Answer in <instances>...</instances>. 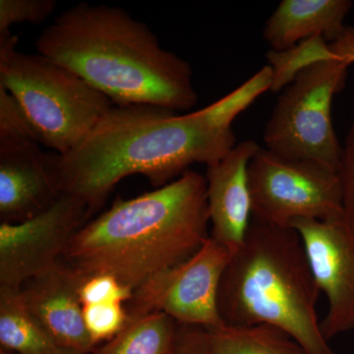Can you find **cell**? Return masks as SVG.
<instances>
[{
	"instance_id": "ba28073f",
	"label": "cell",
	"mask_w": 354,
	"mask_h": 354,
	"mask_svg": "<svg viewBox=\"0 0 354 354\" xmlns=\"http://www.w3.org/2000/svg\"><path fill=\"white\" fill-rule=\"evenodd\" d=\"M232 256L209 236L189 259L156 274L133 292L125 304L129 321L162 312L179 325L206 330L223 327L218 291Z\"/></svg>"
},
{
	"instance_id": "9a60e30c",
	"label": "cell",
	"mask_w": 354,
	"mask_h": 354,
	"mask_svg": "<svg viewBox=\"0 0 354 354\" xmlns=\"http://www.w3.org/2000/svg\"><path fill=\"white\" fill-rule=\"evenodd\" d=\"M0 344L18 354H44L57 344L25 304L21 290L0 286Z\"/></svg>"
},
{
	"instance_id": "d6986e66",
	"label": "cell",
	"mask_w": 354,
	"mask_h": 354,
	"mask_svg": "<svg viewBox=\"0 0 354 354\" xmlns=\"http://www.w3.org/2000/svg\"><path fill=\"white\" fill-rule=\"evenodd\" d=\"M84 322L95 346L111 341L129 321L125 304H102L83 306Z\"/></svg>"
},
{
	"instance_id": "d4e9b609",
	"label": "cell",
	"mask_w": 354,
	"mask_h": 354,
	"mask_svg": "<svg viewBox=\"0 0 354 354\" xmlns=\"http://www.w3.org/2000/svg\"><path fill=\"white\" fill-rule=\"evenodd\" d=\"M44 354H85L81 353V351H74V349L60 348V346H57L51 351H48V353Z\"/></svg>"
},
{
	"instance_id": "4fadbf2b",
	"label": "cell",
	"mask_w": 354,
	"mask_h": 354,
	"mask_svg": "<svg viewBox=\"0 0 354 354\" xmlns=\"http://www.w3.org/2000/svg\"><path fill=\"white\" fill-rule=\"evenodd\" d=\"M84 279L60 261L21 288L25 304L60 348L87 354L94 351L83 317L80 288Z\"/></svg>"
},
{
	"instance_id": "52a82bcc",
	"label": "cell",
	"mask_w": 354,
	"mask_h": 354,
	"mask_svg": "<svg viewBox=\"0 0 354 354\" xmlns=\"http://www.w3.org/2000/svg\"><path fill=\"white\" fill-rule=\"evenodd\" d=\"M253 218L279 227L293 221L344 216L339 172L309 160L260 149L248 169Z\"/></svg>"
},
{
	"instance_id": "3957f363",
	"label": "cell",
	"mask_w": 354,
	"mask_h": 354,
	"mask_svg": "<svg viewBox=\"0 0 354 354\" xmlns=\"http://www.w3.org/2000/svg\"><path fill=\"white\" fill-rule=\"evenodd\" d=\"M209 223L206 176L188 169L162 187L116 200L74 234L62 258L84 279L109 274L134 292L194 255Z\"/></svg>"
},
{
	"instance_id": "7c38bea8",
	"label": "cell",
	"mask_w": 354,
	"mask_h": 354,
	"mask_svg": "<svg viewBox=\"0 0 354 354\" xmlns=\"http://www.w3.org/2000/svg\"><path fill=\"white\" fill-rule=\"evenodd\" d=\"M260 149L253 140H245L218 162L207 165L209 236L234 254L243 245L252 221L248 169Z\"/></svg>"
},
{
	"instance_id": "30bf717a",
	"label": "cell",
	"mask_w": 354,
	"mask_h": 354,
	"mask_svg": "<svg viewBox=\"0 0 354 354\" xmlns=\"http://www.w3.org/2000/svg\"><path fill=\"white\" fill-rule=\"evenodd\" d=\"M328 310L321 330L328 342L354 330V230L344 221H293Z\"/></svg>"
},
{
	"instance_id": "8992f818",
	"label": "cell",
	"mask_w": 354,
	"mask_h": 354,
	"mask_svg": "<svg viewBox=\"0 0 354 354\" xmlns=\"http://www.w3.org/2000/svg\"><path fill=\"white\" fill-rule=\"evenodd\" d=\"M330 44L334 55L304 70L279 95L263 138L272 152L313 160L339 172L342 147L330 111L354 62V32L344 31Z\"/></svg>"
},
{
	"instance_id": "ffe728a7",
	"label": "cell",
	"mask_w": 354,
	"mask_h": 354,
	"mask_svg": "<svg viewBox=\"0 0 354 354\" xmlns=\"http://www.w3.org/2000/svg\"><path fill=\"white\" fill-rule=\"evenodd\" d=\"M55 0H0V35L21 23L39 24L55 11Z\"/></svg>"
},
{
	"instance_id": "cb8c5ba5",
	"label": "cell",
	"mask_w": 354,
	"mask_h": 354,
	"mask_svg": "<svg viewBox=\"0 0 354 354\" xmlns=\"http://www.w3.org/2000/svg\"><path fill=\"white\" fill-rule=\"evenodd\" d=\"M174 354H212L207 330L180 325Z\"/></svg>"
},
{
	"instance_id": "9c48e42d",
	"label": "cell",
	"mask_w": 354,
	"mask_h": 354,
	"mask_svg": "<svg viewBox=\"0 0 354 354\" xmlns=\"http://www.w3.org/2000/svg\"><path fill=\"white\" fill-rule=\"evenodd\" d=\"M90 218L82 201L64 194L34 218L0 223V286L21 290L28 281L57 265Z\"/></svg>"
},
{
	"instance_id": "44dd1931",
	"label": "cell",
	"mask_w": 354,
	"mask_h": 354,
	"mask_svg": "<svg viewBox=\"0 0 354 354\" xmlns=\"http://www.w3.org/2000/svg\"><path fill=\"white\" fill-rule=\"evenodd\" d=\"M133 291L109 274H97L84 279L80 288V300L85 305L102 304H127Z\"/></svg>"
},
{
	"instance_id": "484cf974",
	"label": "cell",
	"mask_w": 354,
	"mask_h": 354,
	"mask_svg": "<svg viewBox=\"0 0 354 354\" xmlns=\"http://www.w3.org/2000/svg\"><path fill=\"white\" fill-rule=\"evenodd\" d=\"M0 354H7V353H6V351H2L1 353H0Z\"/></svg>"
},
{
	"instance_id": "277c9868",
	"label": "cell",
	"mask_w": 354,
	"mask_h": 354,
	"mask_svg": "<svg viewBox=\"0 0 354 354\" xmlns=\"http://www.w3.org/2000/svg\"><path fill=\"white\" fill-rule=\"evenodd\" d=\"M320 290L299 234L252 218L218 291L225 325H268L290 335L307 354H337L317 315Z\"/></svg>"
},
{
	"instance_id": "7402d4cb",
	"label": "cell",
	"mask_w": 354,
	"mask_h": 354,
	"mask_svg": "<svg viewBox=\"0 0 354 354\" xmlns=\"http://www.w3.org/2000/svg\"><path fill=\"white\" fill-rule=\"evenodd\" d=\"M0 136L32 137L39 141L34 128L20 104L16 101L15 97L1 86H0Z\"/></svg>"
},
{
	"instance_id": "6da1fadb",
	"label": "cell",
	"mask_w": 354,
	"mask_h": 354,
	"mask_svg": "<svg viewBox=\"0 0 354 354\" xmlns=\"http://www.w3.org/2000/svg\"><path fill=\"white\" fill-rule=\"evenodd\" d=\"M271 78L267 65L225 97L184 115L152 104L113 106L78 146L60 155L64 194L82 201L92 216L125 177L142 174L160 188L191 165L218 162L236 145L235 118L270 91Z\"/></svg>"
},
{
	"instance_id": "2e32d148",
	"label": "cell",
	"mask_w": 354,
	"mask_h": 354,
	"mask_svg": "<svg viewBox=\"0 0 354 354\" xmlns=\"http://www.w3.org/2000/svg\"><path fill=\"white\" fill-rule=\"evenodd\" d=\"M178 323L162 313L152 312L130 320L124 329L95 354H174Z\"/></svg>"
},
{
	"instance_id": "8fae6325",
	"label": "cell",
	"mask_w": 354,
	"mask_h": 354,
	"mask_svg": "<svg viewBox=\"0 0 354 354\" xmlns=\"http://www.w3.org/2000/svg\"><path fill=\"white\" fill-rule=\"evenodd\" d=\"M39 144L32 137L0 136L1 223L34 218L64 194L60 153L44 152Z\"/></svg>"
},
{
	"instance_id": "ac0fdd59",
	"label": "cell",
	"mask_w": 354,
	"mask_h": 354,
	"mask_svg": "<svg viewBox=\"0 0 354 354\" xmlns=\"http://www.w3.org/2000/svg\"><path fill=\"white\" fill-rule=\"evenodd\" d=\"M333 55L330 44L322 35L304 39L286 50H270L267 53L272 72L270 91L279 93L285 90L304 70Z\"/></svg>"
},
{
	"instance_id": "e0dca14e",
	"label": "cell",
	"mask_w": 354,
	"mask_h": 354,
	"mask_svg": "<svg viewBox=\"0 0 354 354\" xmlns=\"http://www.w3.org/2000/svg\"><path fill=\"white\" fill-rule=\"evenodd\" d=\"M212 354H307L283 330L268 325L207 330Z\"/></svg>"
},
{
	"instance_id": "7a4b0ae2",
	"label": "cell",
	"mask_w": 354,
	"mask_h": 354,
	"mask_svg": "<svg viewBox=\"0 0 354 354\" xmlns=\"http://www.w3.org/2000/svg\"><path fill=\"white\" fill-rule=\"evenodd\" d=\"M36 48L114 106L152 104L183 111L197 104L190 64L160 48L148 26L120 7L76 4L41 32Z\"/></svg>"
},
{
	"instance_id": "5bb4252c",
	"label": "cell",
	"mask_w": 354,
	"mask_h": 354,
	"mask_svg": "<svg viewBox=\"0 0 354 354\" xmlns=\"http://www.w3.org/2000/svg\"><path fill=\"white\" fill-rule=\"evenodd\" d=\"M349 0H283L266 22L263 36L272 50L291 48L316 35L329 43L346 30Z\"/></svg>"
},
{
	"instance_id": "5b68a950",
	"label": "cell",
	"mask_w": 354,
	"mask_h": 354,
	"mask_svg": "<svg viewBox=\"0 0 354 354\" xmlns=\"http://www.w3.org/2000/svg\"><path fill=\"white\" fill-rule=\"evenodd\" d=\"M17 41L11 32L0 35V86L20 104L39 143L64 155L85 139L113 102L50 58L16 50Z\"/></svg>"
},
{
	"instance_id": "603a6c76",
	"label": "cell",
	"mask_w": 354,
	"mask_h": 354,
	"mask_svg": "<svg viewBox=\"0 0 354 354\" xmlns=\"http://www.w3.org/2000/svg\"><path fill=\"white\" fill-rule=\"evenodd\" d=\"M339 174L342 183L344 218L354 230V122L349 128L342 147Z\"/></svg>"
}]
</instances>
